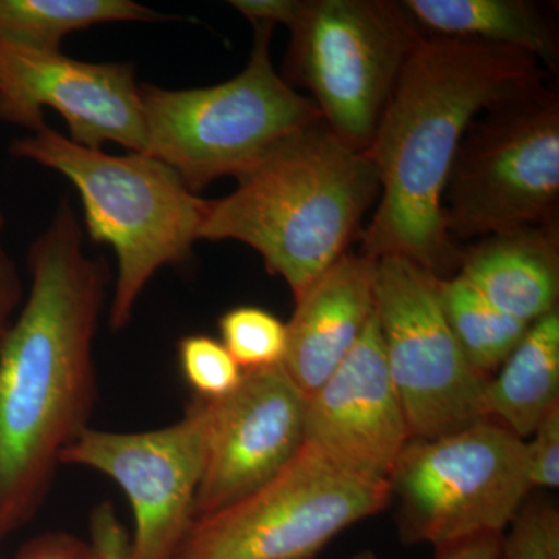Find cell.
Returning <instances> with one entry per match:
<instances>
[{"label": "cell", "mask_w": 559, "mask_h": 559, "mask_svg": "<svg viewBox=\"0 0 559 559\" xmlns=\"http://www.w3.org/2000/svg\"><path fill=\"white\" fill-rule=\"evenodd\" d=\"M178 362L194 399L204 401L226 399L245 377L223 342L205 334H189L178 342Z\"/></svg>", "instance_id": "7402d4cb"}, {"label": "cell", "mask_w": 559, "mask_h": 559, "mask_svg": "<svg viewBox=\"0 0 559 559\" xmlns=\"http://www.w3.org/2000/svg\"><path fill=\"white\" fill-rule=\"evenodd\" d=\"M289 33L283 80L310 92L323 123L367 153L425 33L392 0H304Z\"/></svg>", "instance_id": "8992f818"}, {"label": "cell", "mask_w": 559, "mask_h": 559, "mask_svg": "<svg viewBox=\"0 0 559 559\" xmlns=\"http://www.w3.org/2000/svg\"><path fill=\"white\" fill-rule=\"evenodd\" d=\"M559 406V312L530 325L524 340L488 378L485 418L527 440L551 409Z\"/></svg>", "instance_id": "ac0fdd59"}, {"label": "cell", "mask_w": 559, "mask_h": 559, "mask_svg": "<svg viewBox=\"0 0 559 559\" xmlns=\"http://www.w3.org/2000/svg\"><path fill=\"white\" fill-rule=\"evenodd\" d=\"M503 536H479L460 540L436 549L433 559H502Z\"/></svg>", "instance_id": "f1b7e54d"}, {"label": "cell", "mask_w": 559, "mask_h": 559, "mask_svg": "<svg viewBox=\"0 0 559 559\" xmlns=\"http://www.w3.org/2000/svg\"><path fill=\"white\" fill-rule=\"evenodd\" d=\"M559 97L540 86L473 121L460 143L443 210L455 242L558 223Z\"/></svg>", "instance_id": "52a82bcc"}, {"label": "cell", "mask_w": 559, "mask_h": 559, "mask_svg": "<svg viewBox=\"0 0 559 559\" xmlns=\"http://www.w3.org/2000/svg\"><path fill=\"white\" fill-rule=\"evenodd\" d=\"M503 536L502 559H559V520L554 509H522Z\"/></svg>", "instance_id": "603a6c76"}, {"label": "cell", "mask_w": 559, "mask_h": 559, "mask_svg": "<svg viewBox=\"0 0 559 559\" xmlns=\"http://www.w3.org/2000/svg\"><path fill=\"white\" fill-rule=\"evenodd\" d=\"M87 550L86 540L68 532H47L24 544L16 559H87Z\"/></svg>", "instance_id": "4316f807"}, {"label": "cell", "mask_w": 559, "mask_h": 559, "mask_svg": "<svg viewBox=\"0 0 559 559\" xmlns=\"http://www.w3.org/2000/svg\"><path fill=\"white\" fill-rule=\"evenodd\" d=\"M221 342L242 371L283 366L288 330L277 316L252 305L224 312L218 320Z\"/></svg>", "instance_id": "44dd1931"}, {"label": "cell", "mask_w": 559, "mask_h": 559, "mask_svg": "<svg viewBox=\"0 0 559 559\" xmlns=\"http://www.w3.org/2000/svg\"><path fill=\"white\" fill-rule=\"evenodd\" d=\"M411 440L373 312L347 358L307 395L305 443L342 468L389 481Z\"/></svg>", "instance_id": "5bb4252c"}, {"label": "cell", "mask_w": 559, "mask_h": 559, "mask_svg": "<svg viewBox=\"0 0 559 559\" xmlns=\"http://www.w3.org/2000/svg\"><path fill=\"white\" fill-rule=\"evenodd\" d=\"M437 294L448 325L471 366L491 378L524 340L530 325L492 307L460 274L439 278Z\"/></svg>", "instance_id": "ffe728a7"}, {"label": "cell", "mask_w": 559, "mask_h": 559, "mask_svg": "<svg viewBox=\"0 0 559 559\" xmlns=\"http://www.w3.org/2000/svg\"><path fill=\"white\" fill-rule=\"evenodd\" d=\"M457 274L492 307L532 325L558 310V223L481 238L462 250Z\"/></svg>", "instance_id": "2e32d148"}, {"label": "cell", "mask_w": 559, "mask_h": 559, "mask_svg": "<svg viewBox=\"0 0 559 559\" xmlns=\"http://www.w3.org/2000/svg\"><path fill=\"white\" fill-rule=\"evenodd\" d=\"M131 536L121 524L112 503H98L91 514V539L87 559H128Z\"/></svg>", "instance_id": "d4e9b609"}, {"label": "cell", "mask_w": 559, "mask_h": 559, "mask_svg": "<svg viewBox=\"0 0 559 559\" xmlns=\"http://www.w3.org/2000/svg\"><path fill=\"white\" fill-rule=\"evenodd\" d=\"M237 179L227 197L207 200L200 241L248 245L294 299L348 252L381 191L369 154L342 142L322 119Z\"/></svg>", "instance_id": "3957f363"}, {"label": "cell", "mask_w": 559, "mask_h": 559, "mask_svg": "<svg viewBox=\"0 0 559 559\" xmlns=\"http://www.w3.org/2000/svg\"><path fill=\"white\" fill-rule=\"evenodd\" d=\"M31 290L0 344V543L50 495L62 452L91 428L94 345L110 286L69 198L27 252Z\"/></svg>", "instance_id": "6da1fadb"}, {"label": "cell", "mask_w": 559, "mask_h": 559, "mask_svg": "<svg viewBox=\"0 0 559 559\" xmlns=\"http://www.w3.org/2000/svg\"><path fill=\"white\" fill-rule=\"evenodd\" d=\"M10 153L60 173L79 191L87 234L117 257L109 326L123 330L154 275L189 261L207 200L150 154L86 148L47 124L14 139Z\"/></svg>", "instance_id": "277c9868"}, {"label": "cell", "mask_w": 559, "mask_h": 559, "mask_svg": "<svg viewBox=\"0 0 559 559\" xmlns=\"http://www.w3.org/2000/svg\"><path fill=\"white\" fill-rule=\"evenodd\" d=\"M307 396L283 366L246 371L237 390L207 401L209 432L197 518L231 506L285 468L305 443Z\"/></svg>", "instance_id": "4fadbf2b"}, {"label": "cell", "mask_w": 559, "mask_h": 559, "mask_svg": "<svg viewBox=\"0 0 559 559\" xmlns=\"http://www.w3.org/2000/svg\"><path fill=\"white\" fill-rule=\"evenodd\" d=\"M304 0H230L231 9L255 24H282L285 27L296 22Z\"/></svg>", "instance_id": "83f0119b"}, {"label": "cell", "mask_w": 559, "mask_h": 559, "mask_svg": "<svg viewBox=\"0 0 559 559\" xmlns=\"http://www.w3.org/2000/svg\"><path fill=\"white\" fill-rule=\"evenodd\" d=\"M167 20L132 0H0V40L57 53L66 36L92 25Z\"/></svg>", "instance_id": "d6986e66"}, {"label": "cell", "mask_w": 559, "mask_h": 559, "mask_svg": "<svg viewBox=\"0 0 559 559\" xmlns=\"http://www.w3.org/2000/svg\"><path fill=\"white\" fill-rule=\"evenodd\" d=\"M404 10L426 36L474 40L525 51L558 70L557 32L528 0H404Z\"/></svg>", "instance_id": "e0dca14e"}, {"label": "cell", "mask_w": 559, "mask_h": 559, "mask_svg": "<svg viewBox=\"0 0 559 559\" xmlns=\"http://www.w3.org/2000/svg\"><path fill=\"white\" fill-rule=\"evenodd\" d=\"M544 76L536 58L513 47L425 36L367 151L381 191L359 252L401 257L437 278L454 275L463 249L448 234L443 198L460 143L477 117Z\"/></svg>", "instance_id": "7a4b0ae2"}, {"label": "cell", "mask_w": 559, "mask_h": 559, "mask_svg": "<svg viewBox=\"0 0 559 559\" xmlns=\"http://www.w3.org/2000/svg\"><path fill=\"white\" fill-rule=\"evenodd\" d=\"M437 282L401 257L378 260L374 314L412 439H437L485 418L488 378L455 341Z\"/></svg>", "instance_id": "30bf717a"}, {"label": "cell", "mask_w": 559, "mask_h": 559, "mask_svg": "<svg viewBox=\"0 0 559 559\" xmlns=\"http://www.w3.org/2000/svg\"><path fill=\"white\" fill-rule=\"evenodd\" d=\"M389 481L342 468L304 443L274 479L197 518L173 559H318L353 524L380 513Z\"/></svg>", "instance_id": "9c48e42d"}, {"label": "cell", "mask_w": 559, "mask_h": 559, "mask_svg": "<svg viewBox=\"0 0 559 559\" xmlns=\"http://www.w3.org/2000/svg\"><path fill=\"white\" fill-rule=\"evenodd\" d=\"M378 260L345 253L297 296L283 369L305 396L347 358L374 312Z\"/></svg>", "instance_id": "9a60e30c"}, {"label": "cell", "mask_w": 559, "mask_h": 559, "mask_svg": "<svg viewBox=\"0 0 559 559\" xmlns=\"http://www.w3.org/2000/svg\"><path fill=\"white\" fill-rule=\"evenodd\" d=\"M207 432V401L193 399L182 418L165 428H87L62 452L61 465L105 474L130 500L134 533L128 559H173L197 520Z\"/></svg>", "instance_id": "8fae6325"}, {"label": "cell", "mask_w": 559, "mask_h": 559, "mask_svg": "<svg viewBox=\"0 0 559 559\" xmlns=\"http://www.w3.org/2000/svg\"><path fill=\"white\" fill-rule=\"evenodd\" d=\"M57 110L69 139L86 148L119 143L146 153L140 83L127 62H86L0 40V120L38 131Z\"/></svg>", "instance_id": "7c38bea8"}, {"label": "cell", "mask_w": 559, "mask_h": 559, "mask_svg": "<svg viewBox=\"0 0 559 559\" xmlns=\"http://www.w3.org/2000/svg\"><path fill=\"white\" fill-rule=\"evenodd\" d=\"M406 544L433 549L503 536L528 491L525 440L484 418L437 439H412L389 477Z\"/></svg>", "instance_id": "ba28073f"}, {"label": "cell", "mask_w": 559, "mask_h": 559, "mask_svg": "<svg viewBox=\"0 0 559 559\" xmlns=\"http://www.w3.org/2000/svg\"><path fill=\"white\" fill-rule=\"evenodd\" d=\"M248 66L234 79L200 90L140 83L146 153L173 168L193 193L224 176H241L278 143L320 119L310 97L277 73L274 25H253Z\"/></svg>", "instance_id": "5b68a950"}, {"label": "cell", "mask_w": 559, "mask_h": 559, "mask_svg": "<svg viewBox=\"0 0 559 559\" xmlns=\"http://www.w3.org/2000/svg\"><path fill=\"white\" fill-rule=\"evenodd\" d=\"M530 487L557 489L559 485V406L525 440Z\"/></svg>", "instance_id": "cb8c5ba5"}, {"label": "cell", "mask_w": 559, "mask_h": 559, "mask_svg": "<svg viewBox=\"0 0 559 559\" xmlns=\"http://www.w3.org/2000/svg\"><path fill=\"white\" fill-rule=\"evenodd\" d=\"M7 219L0 209V344L24 301V285L5 246Z\"/></svg>", "instance_id": "484cf974"}]
</instances>
